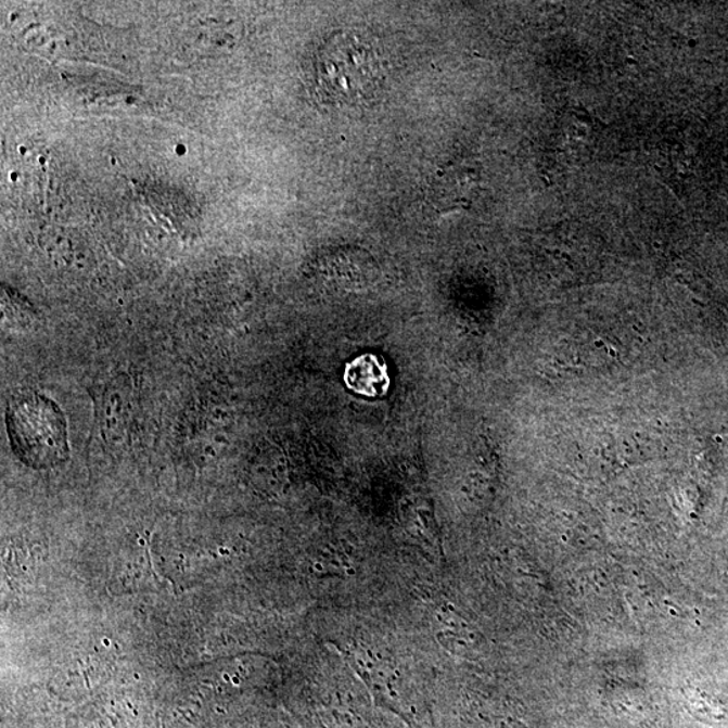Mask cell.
I'll return each mask as SVG.
<instances>
[{
    "label": "cell",
    "mask_w": 728,
    "mask_h": 728,
    "mask_svg": "<svg viewBox=\"0 0 728 728\" xmlns=\"http://www.w3.org/2000/svg\"><path fill=\"white\" fill-rule=\"evenodd\" d=\"M316 90L336 107H355L374 99L385 81V63L374 42L355 31L328 37L315 55Z\"/></svg>",
    "instance_id": "obj_1"
},
{
    "label": "cell",
    "mask_w": 728,
    "mask_h": 728,
    "mask_svg": "<svg viewBox=\"0 0 728 728\" xmlns=\"http://www.w3.org/2000/svg\"><path fill=\"white\" fill-rule=\"evenodd\" d=\"M11 446L33 469L43 470L69 458L68 432L63 411L42 394L25 392L5 411Z\"/></svg>",
    "instance_id": "obj_2"
},
{
    "label": "cell",
    "mask_w": 728,
    "mask_h": 728,
    "mask_svg": "<svg viewBox=\"0 0 728 728\" xmlns=\"http://www.w3.org/2000/svg\"><path fill=\"white\" fill-rule=\"evenodd\" d=\"M472 183L470 171L458 165H447L438 169L427 186V199L437 213H456L469 207L467 194Z\"/></svg>",
    "instance_id": "obj_3"
},
{
    "label": "cell",
    "mask_w": 728,
    "mask_h": 728,
    "mask_svg": "<svg viewBox=\"0 0 728 728\" xmlns=\"http://www.w3.org/2000/svg\"><path fill=\"white\" fill-rule=\"evenodd\" d=\"M347 386L366 397L386 394L388 380L386 365L375 355L367 354L349 363L344 375Z\"/></svg>",
    "instance_id": "obj_4"
}]
</instances>
